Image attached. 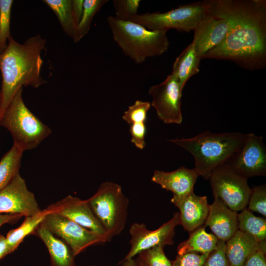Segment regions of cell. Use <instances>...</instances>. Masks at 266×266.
I'll return each instance as SVG.
<instances>
[{"mask_svg": "<svg viewBox=\"0 0 266 266\" xmlns=\"http://www.w3.org/2000/svg\"><path fill=\"white\" fill-rule=\"evenodd\" d=\"M208 11L229 19L233 25L221 42L203 59L233 61L250 70L266 62V2L263 0H208Z\"/></svg>", "mask_w": 266, "mask_h": 266, "instance_id": "obj_1", "label": "cell"}, {"mask_svg": "<svg viewBox=\"0 0 266 266\" xmlns=\"http://www.w3.org/2000/svg\"><path fill=\"white\" fill-rule=\"evenodd\" d=\"M46 39L40 34L28 38L23 44L11 35L6 49L0 54L2 83L0 90V116L18 91L23 87L37 88L46 83L41 75L43 63L41 53L45 49Z\"/></svg>", "mask_w": 266, "mask_h": 266, "instance_id": "obj_2", "label": "cell"}, {"mask_svg": "<svg viewBox=\"0 0 266 266\" xmlns=\"http://www.w3.org/2000/svg\"><path fill=\"white\" fill-rule=\"evenodd\" d=\"M246 136L239 132L217 133L206 131L192 137L168 141L189 152L194 159L195 170L208 180L216 167L224 164L239 149Z\"/></svg>", "mask_w": 266, "mask_h": 266, "instance_id": "obj_3", "label": "cell"}, {"mask_svg": "<svg viewBox=\"0 0 266 266\" xmlns=\"http://www.w3.org/2000/svg\"><path fill=\"white\" fill-rule=\"evenodd\" d=\"M112 38L123 54L137 64L147 58L162 55L170 42L165 31H151L131 21L109 16L107 19Z\"/></svg>", "mask_w": 266, "mask_h": 266, "instance_id": "obj_4", "label": "cell"}, {"mask_svg": "<svg viewBox=\"0 0 266 266\" xmlns=\"http://www.w3.org/2000/svg\"><path fill=\"white\" fill-rule=\"evenodd\" d=\"M22 92L21 88L0 116V126L10 132L13 145L24 152L37 147L51 130L28 109Z\"/></svg>", "mask_w": 266, "mask_h": 266, "instance_id": "obj_5", "label": "cell"}, {"mask_svg": "<svg viewBox=\"0 0 266 266\" xmlns=\"http://www.w3.org/2000/svg\"><path fill=\"white\" fill-rule=\"evenodd\" d=\"M87 200L110 240L122 233L127 221L129 200L120 185L111 181L103 182Z\"/></svg>", "mask_w": 266, "mask_h": 266, "instance_id": "obj_6", "label": "cell"}, {"mask_svg": "<svg viewBox=\"0 0 266 266\" xmlns=\"http://www.w3.org/2000/svg\"><path fill=\"white\" fill-rule=\"evenodd\" d=\"M207 0L179 6L166 12L137 14L131 21L151 31H167L171 29L188 33L194 31L208 12Z\"/></svg>", "mask_w": 266, "mask_h": 266, "instance_id": "obj_7", "label": "cell"}, {"mask_svg": "<svg viewBox=\"0 0 266 266\" xmlns=\"http://www.w3.org/2000/svg\"><path fill=\"white\" fill-rule=\"evenodd\" d=\"M214 198L237 212L246 208L252 193L247 178L224 163L216 167L208 178Z\"/></svg>", "mask_w": 266, "mask_h": 266, "instance_id": "obj_8", "label": "cell"}, {"mask_svg": "<svg viewBox=\"0 0 266 266\" xmlns=\"http://www.w3.org/2000/svg\"><path fill=\"white\" fill-rule=\"evenodd\" d=\"M45 212L46 215L40 224L61 237L70 247L75 256L89 246L107 242L104 237L66 217Z\"/></svg>", "mask_w": 266, "mask_h": 266, "instance_id": "obj_9", "label": "cell"}, {"mask_svg": "<svg viewBox=\"0 0 266 266\" xmlns=\"http://www.w3.org/2000/svg\"><path fill=\"white\" fill-rule=\"evenodd\" d=\"M182 89L175 76L170 74L162 83L151 86L148 95L158 118L165 124H180L183 117L181 105Z\"/></svg>", "mask_w": 266, "mask_h": 266, "instance_id": "obj_10", "label": "cell"}, {"mask_svg": "<svg viewBox=\"0 0 266 266\" xmlns=\"http://www.w3.org/2000/svg\"><path fill=\"white\" fill-rule=\"evenodd\" d=\"M248 178L266 174V147L262 136L246 134L242 146L225 163Z\"/></svg>", "mask_w": 266, "mask_h": 266, "instance_id": "obj_11", "label": "cell"}, {"mask_svg": "<svg viewBox=\"0 0 266 266\" xmlns=\"http://www.w3.org/2000/svg\"><path fill=\"white\" fill-rule=\"evenodd\" d=\"M179 213L175 212L172 218L155 230H148L145 224L134 223L131 226V248L123 260H130L141 252L157 246L174 244L175 227L179 225Z\"/></svg>", "mask_w": 266, "mask_h": 266, "instance_id": "obj_12", "label": "cell"}, {"mask_svg": "<svg viewBox=\"0 0 266 266\" xmlns=\"http://www.w3.org/2000/svg\"><path fill=\"white\" fill-rule=\"evenodd\" d=\"M41 211L34 194L29 190L19 173L0 191V213L20 214L25 217Z\"/></svg>", "mask_w": 266, "mask_h": 266, "instance_id": "obj_13", "label": "cell"}, {"mask_svg": "<svg viewBox=\"0 0 266 266\" xmlns=\"http://www.w3.org/2000/svg\"><path fill=\"white\" fill-rule=\"evenodd\" d=\"M66 217L110 241L107 233L93 212L87 200L71 195L49 205L44 209Z\"/></svg>", "mask_w": 266, "mask_h": 266, "instance_id": "obj_14", "label": "cell"}, {"mask_svg": "<svg viewBox=\"0 0 266 266\" xmlns=\"http://www.w3.org/2000/svg\"><path fill=\"white\" fill-rule=\"evenodd\" d=\"M232 25L230 19L208 11L194 30L192 42L201 60L205 53L222 41Z\"/></svg>", "mask_w": 266, "mask_h": 266, "instance_id": "obj_15", "label": "cell"}, {"mask_svg": "<svg viewBox=\"0 0 266 266\" xmlns=\"http://www.w3.org/2000/svg\"><path fill=\"white\" fill-rule=\"evenodd\" d=\"M170 201L179 210V225L184 230L190 233L204 225L209 208L206 196L193 191L181 198L172 197Z\"/></svg>", "mask_w": 266, "mask_h": 266, "instance_id": "obj_16", "label": "cell"}, {"mask_svg": "<svg viewBox=\"0 0 266 266\" xmlns=\"http://www.w3.org/2000/svg\"><path fill=\"white\" fill-rule=\"evenodd\" d=\"M238 214L220 199L214 198L213 203L209 204L204 226L210 228L218 240L226 242L238 230Z\"/></svg>", "mask_w": 266, "mask_h": 266, "instance_id": "obj_17", "label": "cell"}, {"mask_svg": "<svg viewBox=\"0 0 266 266\" xmlns=\"http://www.w3.org/2000/svg\"><path fill=\"white\" fill-rule=\"evenodd\" d=\"M200 176L194 168L181 166L170 172L156 170L151 181L173 193V197L181 198L194 191V187Z\"/></svg>", "mask_w": 266, "mask_h": 266, "instance_id": "obj_18", "label": "cell"}, {"mask_svg": "<svg viewBox=\"0 0 266 266\" xmlns=\"http://www.w3.org/2000/svg\"><path fill=\"white\" fill-rule=\"evenodd\" d=\"M33 234L44 243L49 254L52 266H76L70 247L62 239L40 224Z\"/></svg>", "mask_w": 266, "mask_h": 266, "instance_id": "obj_19", "label": "cell"}, {"mask_svg": "<svg viewBox=\"0 0 266 266\" xmlns=\"http://www.w3.org/2000/svg\"><path fill=\"white\" fill-rule=\"evenodd\" d=\"M261 242L238 230L226 242V254L230 266H244L248 257L259 248Z\"/></svg>", "mask_w": 266, "mask_h": 266, "instance_id": "obj_20", "label": "cell"}, {"mask_svg": "<svg viewBox=\"0 0 266 266\" xmlns=\"http://www.w3.org/2000/svg\"><path fill=\"white\" fill-rule=\"evenodd\" d=\"M200 61L192 43L176 58L171 74L177 79L182 90L188 79L199 72Z\"/></svg>", "mask_w": 266, "mask_h": 266, "instance_id": "obj_21", "label": "cell"}, {"mask_svg": "<svg viewBox=\"0 0 266 266\" xmlns=\"http://www.w3.org/2000/svg\"><path fill=\"white\" fill-rule=\"evenodd\" d=\"M204 225L189 233V238L177 247L178 255L187 253H209L217 246L218 239L205 231Z\"/></svg>", "mask_w": 266, "mask_h": 266, "instance_id": "obj_22", "label": "cell"}, {"mask_svg": "<svg viewBox=\"0 0 266 266\" xmlns=\"http://www.w3.org/2000/svg\"><path fill=\"white\" fill-rule=\"evenodd\" d=\"M46 213L45 211L42 210L34 215L25 217L20 226L8 232L5 237L12 253L18 248L27 236L33 234L35 230L42 223Z\"/></svg>", "mask_w": 266, "mask_h": 266, "instance_id": "obj_23", "label": "cell"}, {"mask_svg": "<svg viewBox=\"0 0 266 266\" xmlns=\"http://www.w3.org/2000/svg\"><path fill=\"white\" fill-rule=\"evenodd\" d=\"M56 15L65 33L74 41L76 28L72 9V0H43Z\"/></svg>", "mask_w": 266, "mask_h": 266, "instance_id": "obj_24", "label": "cell"}, {"mask_svg": "<svg viewBox=\"0 0 266 266\" xmlns=\"http://www.w3.org/2000/svg\"><path fill=\"white\" fill-rule=\"evenodd\" d=\"M238 230L253 236L258 242L266 240V220L256 216L247 208L238 214Z\"/></svg>", "mask_w": 266, "mask_h": 266, "instance_id": "obj_25", "label": "cell"}, {"mask_svg": "<svg viewBox=\"0 0 266 266\" xmlns=\"http://www.w3.org/2000/svg\"><path fill=\"white\" fill-rule=\"evenodd\" d=\"M23 152L13 145L0 161V191L19 173Z\"/></svg>", "mask_w": 266, "mask_h": 266, "instance_id": "obj_26", "label": "cell"}, {"mask_svg": "<svg viewBox=\"0 0 266 266\" xmlns=\"http://www.w3.org/2000/svg\"><path fill=\"white\" fill-rule=\"evenodd\" d=\"M108 1V0H84L82 15L76 29L74 42H79L88 33L94 16Z\"/></svg>", "mask_w": 266, "mask_h": 266, "instance_id": "obj_27", "label": "cell"}, {"mask_svg": "<svg viewBox=\"0 0 266 266\" xmlns=\"http://www.w3.org/2000/svg\"><path fill=\"white\" fill-rule=\"evenodd\" d=\"M13 0H0V54L6 49L11 36V11Z\"/></svg>", "mask_w": 266, "mask_h": 266, "instance_id": "obj_28", "label": "cell"}, {"mask_svg": "<svg viewBox=\"0 0 266 266\" xmlns=\"http://www.w3.org/2000/svg\"><path fill=\"white\" fill-rule=\"evenodd\" d=\"M164 248L157 246L144 250L138 254L136 260L143 266H172V261L166 256Z\"/></svg>", "mask_w": 266, "mask_h": 266, "instance_id": "obj_29", "label": "cell"}, {"mask_svg": "<svg viewBox=\"0 0 266 266\" xmlns=\"http://www.w3.org/2000/svg\"><path fill=\"white\" fill-rule=\"evenodd\" d=\"M150 107V102L136 100L124 112L122 119L130 125L133 123H145Z\"/></svg>", "mask_w": 266, "mask_h": 266, "instance_id": "obj_30", "label": "cell"}, {"mask_svg": "<svg viewBox=\"0 0 266 266\" xmlns=\"http://www.w3.org/2000/svg\"><path fill=\"white\" fill-rule=\"evenodd\" d=\"M141 0H114L113 7L117 19L131 21L132 18L137 14L138 9Z\"/></svg>", "mask_w": 266, "mask_h": 266, "instance_id": "obj_31", "label": "cell"}, {"mask_svg": "<svg viewBox=\"0 0 266 266\" xmlns=\"http://www.w3.org/2000/svg\"><path fill=\"white\" fill-rule=\"evenodd\" d=\"M248 208L252 212H256L266 216V184L254 186L252 189Z\"/></svg>", "mask_w": 266, "mask_h": 266, "instance_id": "obj_32", "label": "cell"}, {"mask_svg": "<svg viewBox=\"0 0 266 266\" xmlns=\"http://www.w3.org/2000/svg\"><path fill=\"white\" fill-rule=\"evenodd\" d=\"M202 266H230L226 254V242L218 240L216 248L209 253Z\"/></svg>", "mask_w": 266, "mask_h": 266, "instance_id": "obj_33", "label": "cell"}, {"mask_svg": "<svg viewBox=\"0 0 266 266\" xmlns=\"http://www.w3.org/2000/svg\"><path fill=\"white\" fill-rule=\"evenodd\" d=\"M209 253H187L177 255L172 266H202Z\"/></svg>", "mask_w": 266, "mask_h": 266, "instance_id": "obj_34", "label": "cell"}, {"mask_svg": "<svg viewBox=\"0 0 266 266\" xmlns=\"http://www.w3.org/2000/svg\"><path fill=\"white\" fill-rule=\"evenodd\" d=\"M131 142L139 149L145 147V135L146 127L145 123H133L130 125Z\"/></svg>", "mask_w": 266, "mask_h": 266, "instance_id": "obj_35", "label": "cell"}, {"mask_svg": "<svg viewBox=\"0 0 266 266\" xmlns=\"http://www.w3.org/2000/svg\"><path fill=\"white\" fill-rule=\"evenodd\" d=\"M266 242L261 243L260 246L247 259L244 266H266Z\"/></svg>", "mask_w": 266, "mask_h": 266, "instance_id": "obj_36", "label": "cell"}, {"mask_svg": "<svg viewBox=\"0 0 266 266\" xmlns=\"http://www.w3.org/2000/svg\"><path fill=\"white\" fill-rule=\"evenodd\" d=\"M84 0H72V9L74 22L76 29L81 19Z\"/></svg>", "mask_w": 266, "mask_h": 266, "instance_id": "obj_37", "label": "cell"}, {"mask_svg": "<svg viewBox=\"0 0 266 266\" xmlns=\"http://www.w3.org/2000/svg\"><path fill=\"white\" fill-rule=\"evenodd\" d=\"M22 217V216L20 214L0 213V227L5 224L14 223L20 219Z\"/></svg>", "mask_w": 266, "mask_h": 266, "instance_id": "obj_38", "label": "cell"}, {"mask_svg": "<svg viewBox=\"0 0 266 266\" xmlns=\"http://www.w3.org/2000/svg\"><path fill=\"white\" fill-rule=\"evenodd\" d=\"M11 253L5 236L0 234V260Z\"/></svg>", "mask_w": 266, "mask_h": 266, "instance_id": "obj_39", "label": "cell"}, {"mask_svg": "<svg viewBox=\"0 0 266 266\" xmlns=\"http://www.w3.org/2000/svg\"><path fill=\"white\" fill-rule=\"evenodd\" d=\"M120 264L121 266H139L136 259H132L130 260H123Z\"/></svg>", "mask_w": 266, "mask_h": 266, "instance_id": "obj_40", "label": "cell"}, {"mask_svg": "<svg viewBox=\"0 0 266 266\" xmlns=\"http://www.w3.org/2000/svg\"><path fill=\"white\" fill-rule=\"evenodd\" d=\"M0 106H1V95H0Z\"/></svg>", "mask_w": 266, "mask_h": 266, "instance_id": "obj_41", "label": "cell"}, {"mask_svg": "<svg viewBox=\"0 0 266 266\" xmlns=\"http://www.w3.org/2000/svg\"><path fill=\"white\" fill-rule=\"evenodd\" d=\"M137 263H138V264L139 266H142L140 263H139V262H137Z\"/></svg>", "mask_w": 266, "mask_h": 266, "instance_id": "obj_42", "label": "cell"}, {"mask_svg": "<svg viewBox=\"0 0 266 266\" xmlns=\"http://www.w3.org/2000/svg\"><path fill=\"white\" fill-rule=\"evenodd\" d=\"M94 266V265H93V266Z\"/></svg>", "mask_w": 266, "mask_h": 266, "instance_id": "obj_43", "label": "cell"}]
</instances>
